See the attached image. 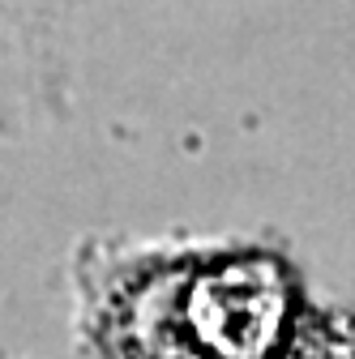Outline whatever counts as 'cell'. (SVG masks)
I'll return each mask as SVG.
<instances>
[{
    "mask_svg": "<svg viewBox=\"0 0 355 359\" xmlns=\"http://www.w3.org/2000/svg\"><path fill=\"white\" fill-rule=\"evenodd\" d=\"M91 295L107 359H355V317L317 308L274 248L103 257Z\"/></svg>",
    "mask_w": 355,
    "mask_h": 359,
    "instance_id": "6da1fadb",
    "label": "cell"
}]
</instances>
